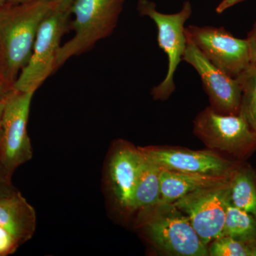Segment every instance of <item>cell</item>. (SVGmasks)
<instances>
[{
	"instance_id": "8",
	"label": "cell",
	"mask_w": 256,
	"mask_h": 256,
	"mask_svg": "<svg viewBox=\"0 0 256 256\" xmlns=\"http://www.w3.org/2000/svg\"><path fill=\"white\" fill-rule=\"evenodd\" d=\"M230 180L191 192L173 202L188 216L195 232L207 247L210 242L222 236L229 200Z\"/></svg>"
},
{
	"instance_id": "9",
	"label": "cell",
	"mask_w": 256,
	"mask_h": 256,
	"mask_svg": "<svg viewBox=\"0 0 256 256\" xmlns=\"http://www.w3.org/2000/svg\"><path fill=\"white\" fill-rule=\"evenodd\" d=\"M185 32L207 60L234 78L252 64L247 40L234 36L224 28L190 25Z\"/></svg>"
},
{
	"instance_id": "6",
	"label": "cell",
	"mask_w": 256,
	"mask_h": 256,
	"mask_svg": "<svg viewBox=\"0 0 256 256\" xmlns=\"http://www.w3.org/2000/svg\"><path fill=\"white\" fill-rule=\"evenodd\" d=\"M194 132L210 149L238 158L256 148V132L240 114H220L206 108L194 121Z\"/></svg>"
},
{
	"instance_id": "10",
	"label": "cell",
	"mask_w": 256,
	"mask_h": 256,
	"mask_svg": "<svg viewBox=\"0 0 256 256\" xmlns=\"http://www.w3.org/2000/svg\"><path fill=\"white\" fill-rule=\"evenodd\" d=\"M141 152L136 146L120 140L114 142L106 163V188L118 210L124 215L132 214V200L137 184Z\"/></svg>"
},
{
	"instance_id": "16",
	"label": "cell",
	"mask_w": 256,
	"mask_h": 256,
	"mask_svg": "<svg viewBox=\"0 0 256 256\" xmlns=\"http://www.w3.org/2000/svg\"><path fill=\"white\" fill-rule=\"evenodd\" d=\"M229 202L256 217V173L250 166L240 164L232 174Z\"/></svg>"
},
{
	"instance_id": "17",
	"label": "cell",
	"mask_w": 256,
	"mask_h": 256,
	"mask_svg": "<svg viewBox=\"0 0 256 256\" xmlns=\"http://www.w3.org/2000/svg\"><path fill=\"white\" fill-rule=\"evenodd\" d=\"M224 236L236 240L256 242V217L234 206L228 200L222 236Z\"/></svg>"
},
{
	"instance_id": "13",
	"label": "cell",
	"mask_w": 256,
	"mask_h": 256,
	"mask_svg": "<svg viewBox=\"0 0 256 256\" xmlns=\"http://www.w3.org/2000/svg\"><path fill=\"white\" fill-rule=\"evenodd\" d=\"M36 227V212L21 192L0 198V256L14 254L33 237Z\"/></svg>"
},
{
	"instance_id": "2",
	"label": "cell",
	"mask_w": 256,
	"mask_h": 256,
	"mask_svg": "<svg viewBox=\"0 0 256 256\" xmlns=\"http://www.w3.org/2000/svg\"><path fill=\"white\" fill-rule=\"evenodd\" d=\"M136 214V226L160 252L171 256H208V247L190 218L174 204L160 201Z\"/></svg>"
},
{
	"instance_id": "20",
	"label": "cell",
	"mask_w": 256,
	"mask_h": 256,
	"mask_svg": "<svg viewBox=\"0 0 256 256\" xmlns=\"http://www.w3.org/2000/svg\"><path fill=\"white\" fill-rule=\"evenodd\" d=\"M18 191L12 182V175L0 163V198L11 196Z\"/></svg>"
},
{
	"instance_id": "19",
	"label": "cell",
	"mask_w": 256,
	"mask_h": 256,
	"mask_svg": "<svg viewBox=\"0 0 256 256\" xmlns=\"http://www.w3.org/2000/svg\"><path fill=\"white\" fill-rule=\"evenodd\" d=\"M210 256H256V242L236 240L228 236H220L208 246Z\"/></svg>"
},
{
	"instance_id": "5",
	"label": "cell",
	"mask_w": 256,
	"mask_h": 256,
	"mask_svg": "<svg viewBox=\"0 0 256 256\" xmlns=\"http://www.w3.org/2000/svg\"><path fill=\"white\" fill-rule=\"evenodd\" d=\"M70 10L54 8L43 20L31 57L13 86L15 90L35 92L50 74L54 73L60 40L70 26Z\"/></svg>"
},
{
	"instance_id": "4",
	"label": "cell",
	"mask_w": 256,
	"mask_h": 256,
	"mask_svg": "<svg viewBox=\"0 0 256 256\" xmlns=\"http://www.w3.org/2000/svg\"><path fill=\"white\" fill-rule=\"evenodd\" d=\"M137 10L141 16H148L158 28V42L168 58V68L164 80L152 88L151 94L156 100L169 98L175 90L174 76L186 50L188 38L185 24L192 14L190 1H185L182 8L174 14H164L156 9L151 0H138Z\"/></svg>"
},
{
	"instance_id": "23",
	"label": "cell",
	"mask_w": 256,
	"mask_h": 256,
	"mask_svg": "<svg viewBox=\"0 0 256 256\" xmlns=\"http://www.w3.org/2000/svg\"><path fill=\"white\" fill-rule=\"evenodd\" d=\"M242 1L244 0H222V2L217 6L216 11L218 14H220L228 8H232L234 5L238 4Z\"/></svg>"
},
{
	"instance_id": "21",
	"label": "cell",
	"mask_w": 256,
	"mask_h": 256,
	"mask_svg": "<svg viewBox=\"0 0 256 256\" xmlns=\"http://www.w3.org/2000/svg\"><path fill=\"white\" fill-rule=\"evenodd\" d=\"M246 40L250 50L252 64L256 66V22L248 34Z\"/></svg>"
},
{
	"instance_id": "15",
	"label": "cell",
	"mask_w": 256,
	"mask_h": 256,
	"mask_svg": "<svg viewBox=\"0 0 256 256\" xmlns=\"http://www.w3.org/2000/svg\"><path fill=\"white\" fill-rule=\"evenodd\" d=\"M140 152L142 156L137 184L133 195L132 214L154 206L161 201V169Z\"/></svg>"
},
{
	"instance_id": "7",
	"label": "cell",
	"mask_w": 256,
	"mask_h": 256,
	"mask_svg": "<svg viewBox=\"0 0 256 256\" xmlns=\"http://www.w3.org/2000/svg\"><path fill=\"white\" fill-rule=\"evenodd\" d=\"M34 94L14 89L6 99L0 126V163L12 176L33 158L28 124Z\"/></svg>"
},
{
	"instance_id": "24",
	"label": "cell",
	"mask_w": 256,
	"mask_h": 256,
	"mask_svg": "<svg viewBox=\"0 0 256 256\" xmlns=\"http://www.w3.org/2000/svg\"><path fill=\"white\" fill-rule=\"evenodd\" d=\"M74 1V0H54V2L56 9L67 10H70Z\"/></svg>"
},
{
	"instance_id": "14",
	"label": "cell",
	"mask_w": 256,
	"mask_h": 256,
	"mask_svg": "<svg viewBox=\"0 0 256 256\" xmlns=\"http://www.w3.org/2000/svg\"><path fill=\"white\" fill-rule=\"evenodd\" d=\"M232 176L194 174L161 169V201L173 203L191 192L226 182Z\"/></svg>"
},
{
	"instance_id": "27",
	"label": "cell",
	"mask_w": 256,
	"mask_h": 256,
	"mask_svg": "<svg viewBox=\"0 0 256 256\" xmlns=\"http://www.w3.org/2000/svg\"><path fill=\"white\" fill-rule=\"evenodd\" d=\"M8 0H0V8H2L4 5L8 3Z\"/></svg>"
},
{
	"instance_id": "12",
	"label": "cell",
	"mask_w": 256,
	"mask_h": 256,
	"mask_svg": "<svg viewBox=\"0 0 256 256\" xmlns=\"http://www.w3.org/2000/svg\"><path fill=\"white\" fill-rule=\"evenodd\" d=\"M160 169L217 176H232L240 163L222 158L212 150H191L170 146H139Z\"/></svg>"
},
{
	"instance_id": "22",
	"label": "cell",
	"mask_w": 256,
	"mask_h": 256,
	"mask_svg": "<svg viewBox=\"0 0 256 256\" xmlns=\"http://www.w3.org/2000/svg\"><path fill=\"white\" fill-rule=\"evenodd\" d=\"M14 90L12 84L6 82L0 74V100H5Z\"/></svg>"
},
{
	"instance_id": "26",
	"label": "cell",
	"mask_w": 256,
	"mask_h": 256,
	"mask_svg": "<svg viewBox=\"0 0 256 256\" xmlns=\"http://www.w3.org/2000/svg\"><path fill=\"white\" fill-rule=\"evenodd\" d=\"M34 1V0H8V3L11 4H20V3L28 2Z\"/></svg>"
},
{
	"instance_id": "1",
	"label": "cell",
	"mask_w": 256,
	"mask_h": 256,
	"mask_svg": "<svg viewBox=\"0 0 256 256\" xmlns=\"http://www.w3.org/2000/svg\"><path fill=\"white\" fill-rule=\"evenodd\" d=\"M54 8V0L8 2L0 8V74L12 85L31 57L40 25Z\"/></svg>"
},
{
	"instance_id": "18",
	"label": "cell",
	"mask_w": 256,
	"mask_h": 256,
	"mask_svg": "<svg viewBox=\"0 0 256 256\" xmlns=\"http://www.w3.org/2000/svg\"><path fill=\"white\" fill-rule=\"evenodd\" d=\"M242 88L240 112L256 132V66L250 64L236 78Z\"/></svg>"
},
{
	"instance_id": "25",
	"label": "cell",
	"mask_w": 256,
	"mask_h": 256,
	"mask_svg": "<svg viewBox=\"0 0 256 256\" xmlns=\"http://www.w3.org/2000/svg\"><path fill=\"white\" fill-rule=\"evenodd\" d=\"M6 99H5V100H0V126H1L3 114H4Z\"/></svg>"
},
{
	"instance_id": "3",
	"label": "cell",
	"mask_w": 256,
	"mask_h": 256,
	"mask_svg": "<svg viewBox=\"0 0 256 256\" xmlns=\"http://www.w3.org/2000/svg\"><path fill=\"white\" fill-rule=\"evenodd\" d=\"M126 0H74L70 26L74 36L60 46L56 70L72 57L88 52L96 43L110 36L118 24Z\"/></svg>"
},
{
	"instance_id": "11",
	"label": "cell",
	"mask_w": 256,
	"mask_h": 256,
	"mask_svg": "<svg viewBox=\"0 0 256 256\" xmlns=\"http://www.w3.org/2000/svg\"><path fill=\"white\" fill-rule=\"evenodd\" d=\"M186 38L188 44L182 60L194 68L200 75L210 99V107L218 114H238L242 92L238 79L214 65L188 36Z\"/></svg>"
}]
</instances>
